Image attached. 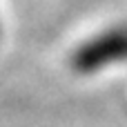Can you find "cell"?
Segmentation results:
<instances>
[{
    "mask_svg": "<svg viewBox=\"0 0 127 127\" xmlns=\"http://www.w3.org/2000/svg\"><path fill=\"white\" fill-rule=\"evenodd\" d=\"M127 63V25H116L98 31L80 42L71 54V67L76 74H98L112 65Z\"/></svg>",
    "mask_w": 127,
    "mask_h": 127,
    "instance_id": "6da1fadb",
    "label": "cell"
}]
</instances>
